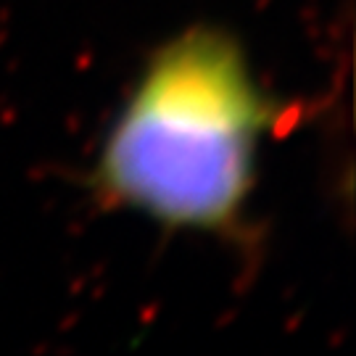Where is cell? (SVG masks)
<instances>
[{"instance_id":"obj_1","label":"cell","mask_w":356,"mask_h":356,"mask_svg":"<svg viewBox=\"0 0 356 356\" xmlns=\"http://www.w3.org/2000/svg\"><path fill=\"white\" fill-rule=\"evenodd\" d=\"M275 114L241 42L222 26L195 24L148 56L90 188L103 209L229 235L243 222Z\"/></svg>"}]
</instances>
